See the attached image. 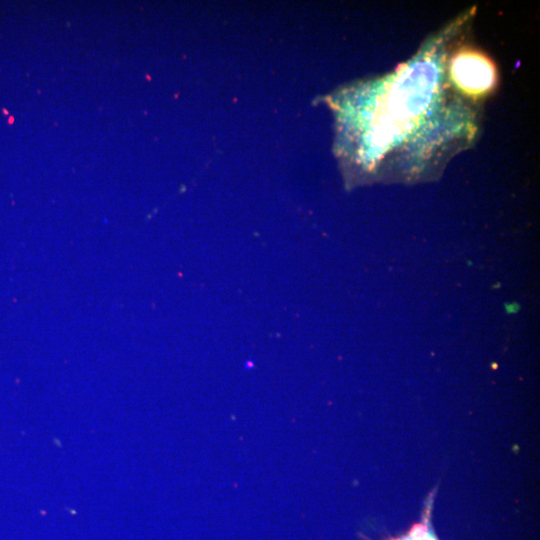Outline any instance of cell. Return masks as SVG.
<instances>
[{
    "instance_id": "cell-1",
    "label": "cell",
    "mask_w": 540,
    "mask_h": 540,
    "mask_svg": "<svg viewBox=\"0 0 540 540\" xmlns=\"http://www.w3.org/2000/svg\"><path fill=\"white\" fill-rule=\"evenodd\" d=\"M435 82V69L428 62L415 64L402 72L390 94L391 111L396 115L393 127L405 126L407 120L424 111L432 99Z\"/></svg>"
},
{
    "instance_id": "cell-2",
    "label": "cell",
    "mask_w": 540,
    "mask_h": 540,
    "mask_svg": "<svg viewBox=\"0 0 540 540\" xmlns=\"http://www.w3.org/2000/svg\"><path fill=\"white\" fill-rule=\"evenodd\" d=\"M451 73L455 83L470 94L488 91L495 81V71L490 61L476 52L459 54L452 62Z\"/></svg>"
}]
</instances>
